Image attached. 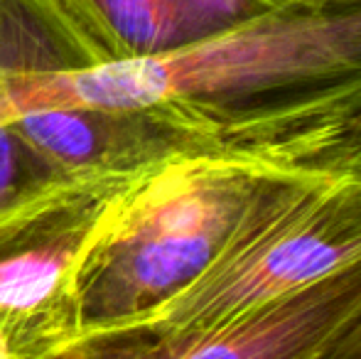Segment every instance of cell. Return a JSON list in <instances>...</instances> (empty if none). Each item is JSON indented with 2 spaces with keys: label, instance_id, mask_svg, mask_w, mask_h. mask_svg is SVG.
I'll list each match as a JSON object with an SVG mask.
<instances>
[{
  "label": "cell",
  "instance_id": "11",
  "mask_svg": "<svg viewBox=\"0 0 361 359\" xmlns=\"http://www.w3.org/2000/svg\"><path fill=\"white\" fill-rule=\"evenodd\" d=\"M337 178H349V180L361 182V138L357 140V145L352 148V153L347 155V160L342 163Z\"/></svg>",
  "mask_w": 361,
  "mask_h": 359
},
{
  "label": "cell",
  "instance_id": "2",
  "mask_svg": "<svg viewBox=\"0 0 361 359\" xmlns=\"http://www.w3.org/2000/svg\"><path fill=\"white\" fill-rule=\"evenodd\" d=\"M324 175L175 158L104 202L72 273L76 342L133 327Z\"/></svg>",
  "mask_w": 361,
  "mask_h": 359
},
{
  "label": "cell",
  "instance_id": "5",
  "mask_svg": "<svg viewBox=\"0 0 361 359\" xmlns=\"http://www.w3.org/2000/svg\"><path fill=\"white\" fill-rule=\"evenodd\" d=\"M361 317V261L226 322L128 330L74 342L57 359H319Z\"/></svg>",
  "mask_w": 361,
  "mask_h": 359
},
{
  "label": "cell",
  "instance_id": "1",
  "mask_svg": "<svg viewBox=\"0 0 361 359\" xmlns=\"http://www.w3.org/2000/svg\"><path fill=\"white\" fill-rule=\"evenodd\" d=\"M39 109L145 111L212 158L337 178L361 138V0H276L177 52L18 74L13 118Z\"/></svg>",
  "mask_w": 361,
  "mask_h": 359
},
{
  "label": "cell",
  "instance_id": "6",
  "mask_svg": "<svg viewBox=\"0 0 361 359\" xmlns=\"http://www.w3.org/2000/svg\"><path fill=\"white\" fill-rule=\"evenodd\" d=\"M8 126L49 170L81 185H123L175 158H212L197 138L145 111L39 109Z\"/></svg>",
  "mask_w": 361,
  "mask_h": 359
},
{
  "label": "cell",
  "instance_id": "3",
  "mask_svg": "<svg viewBox=\"0 0 361 359\" xmlns=\"http://www.w3.org/2000/svg\"><path fill=\"white\" fill-rule=\"evenodd\" d=\"M357 261H361V182L322 178L221 254L187 291L128 330L219 325Z\"/></svg>",
  "mask_w": 361,
  "mask_h": 359
},
{
  "label": "cell",
  "instance_id": "7",
  "mask_svg": "<svg viewBox=\"0 0 361 359\" xmlns=\"http://www.w3.org/2000/svg\"><path fill=\"white\" fill-rule=\"evenodd\" d=\"M81 67L157 57L212 39L276 0H27Z\"/></svg>",
  "mask_w": 361,
  "mask_h": 359
},
{
  "label": "cell",
  "instance_id": "12",
  "mask_svg": "<svg viewBox=\"0 0 361 359\" xmlns=\"http://www.w3.org/2000/svg\"><path fill=\"white\" fill-rule=\"evenodd\" d=\"M49 359H57V357H49Z\"/></svg>",
  "mask_w": 361,
  "mask_h": 359
},
{
  "label": "cell",
  "instance_id": "4",
  "mask_svg": "<svg viewBox=\"0 0 361 359\" xmlns=\"http://www.w3.org/2000/svg\"><path fill=\"white\" fill-rule=\"evenodd\" d=\"M118 187L72 192L0 224V359H49L76 342L72 273Z\"/></svg>",
  "mask_w": 361,
  "mask_h": 359
},
{
  "label": "cell",
  "instance_id": "9",
  "mask_svg": "<svg viewBox=\"0 0 361 359\" xmlns=\"http://www.w3.org/2000/svg\"><path fill=\"white\" fill-rule=\"evenodd\" d=\"M91 187L114 185H81L59 178L8 123L0 126V224L39 205Z\"/></svg>",
  "mask_w": 361,
  "mask_h": 359
},
{
  "label": "cell",
  "instance_id": "8",
  "mask_svg": "<svg viewBox=\"0 0 361 359\" xmlns=\"http://www.w3.org/2000/svg\"><path fill=\"white\" fill-rule=\"evenodd\" d=\"M74 67H81L74 49L27 0H0V126L13 118L15 74Z\"/></svg>",
  "mask_w": 361,
  "mask_h": 359
},
{
  "label": "cell",
  "instance_id": "10",
  "mask_svg": "<svg viewBox=\"0 0 361 359\" xmlns=\"http://www.w3.org/2000/svg\"><path fill=\"white\" fill-rule=\"evenodd\" d=\"M319 359H361V317Z\"/></svg>",
  "mask_w": 361,
  "mask_h": 359
}]
</instances>
